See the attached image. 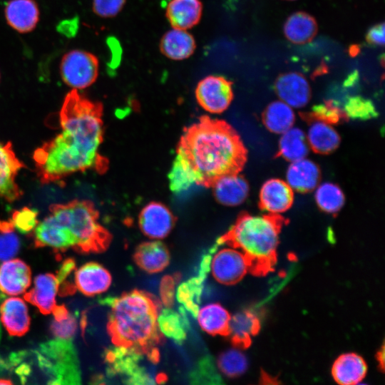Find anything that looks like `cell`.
I'll list each match as a JSON object with an SVG mask.
<instances>
[{"label":"cell","mask_w":385,"mask_h":385,"mask_svg":"<svg viewBox=\"0 0 385 385\" xmlns=\"http://www.w3.org/2000/svg\"><path fill=\"white\" fill-rule=\"evenodd\" d=\"M279 231L280 223L275 216L245 214L217 243L238 248L249 260L251 270L262 272L270 270L275 262Z\"/></svg>","instance_id":"obj_5"},{"label":"cell","mask_w":385,"mask_h":385,"mask_svg":"<svg viewBox=\"0 0 385 385\" xmlns=\"http://www.w3.org/2000/svg\"><path fill=\"white\" fill-rule=\"evenodd\" d=\"M366 40L369 43L383 46L384 44V24H379L371 27L367 32Z\"/></svg>","instance_id":"obj_46"},{"label":"cell","mask_w":385,"mask_h":385,"mask_svg":"<svg viewBox=\"0 0 385 385\" xmlns=\"http://www.w3.org/2000/svg\"><path fill=\"white\" fill-rule=\"evenodd\" d=\"M58 291V281L51 273L41 274L34 279L32 289L26 292L24 299L36 307L43 314L52 312L56 305V296Z\"/></svg>","instance_id":"obj_22"},{"label":"cell","mask_w":385,"mask_h":385,"mask_svg":"<svg viewBox=\"0 0 385 385\" xmlns=\"http://www.w3.org/2000/svg\"><path fill=\"white\" fill-rule=\"evenodd\" d=\"M295 120L294 109L279 99L269 103L262 115L265 128L278 135L294 126Z\"/></svg>","instance_id":"obj_31"},{"label":"cell","mask_w":385,"mask_h":385,"mask_svg":"<svg viewBox=\"0 0 385 385\" xmlns=\"http://www.w3.org/2000/svg\"><path fill=\"white\" fill-rule=\"evenodd\" d=\"M230 314L218 303L208 304L199 309L197 318L201 329L211 335H227Z\"/></svg>","instance_id":"obj_33"},{"label":"cell","mask_w":385,"mask_h":385,"mask_svg":"<svg viewBox=\"0 0 385 385\" xmlns=\"http://www.w3.org/2000/svg\"><path fill=\"white\" fill-rule=\"evenodd\" d=\"M202 10L200 0H171L166 15L173 28L187 30L199 22Z\"/></svg>","instance_id":"obj_28"},{"label":"cell","mask_w":385,"mask_h":385,"mask_svg":"<svg viewBox=\"0 0 385 385\" xmlns=\"http://www.w3.org/2000/svg\"><path fill=\"white\" fill-rule=\"evenodd\" d=\"M36 247H49L64 252L74 245L71 235L50 214L34 229Z\"/></svg>","instance_id":"obj_20"},{"label":"cell","mask_w":385,"mask_h":385,"mask_svg":"<svg viewBox=\"0 0 385 385\" xmlns=\"http://www.w3.org/2000/svg\"><path fill=\"white\" fill-rule=\"evenodd\" d=\"M9 361L22 384H81L79 362L71 340L56 339L36 349L12 353Z\"/></svg>","instance_id":"obj_4"},{"label":"cell","mask_w":385,"mask_h":385,"mask_svg":"<svg viewBox=\"0 0 385 385\" xmlns=\"http://www.w3.org/2000/svg\"><path fill=\"white\" fill-rule=\"evenodd\" d=\"M103 106L78 90H71L60 110L61 131L34 153L37 175L43 184L56 183L78 172L103 173L107 159L99 153L103 141Z\"/></svg>","instance_id":"obj_1"},{"label":"cell","mask_w":385,"mask_h":385,"mask_svg":"<svg viewBox=\"0 0 385 385\" xmlns=\"http://www.w3.org/2000/svg\"><path fill=\"white\" fill-rule=\"evenodd\" d=\"M178 277L174 275L164 276L160 284V297L165 307H171L174 303L175 286Z\"/></svg>","instance_id":"obj_44"},{"label":"cell","mask_w":385,"mask_h":385,"mask_svg":"<svg viewBox=\"0 0 385 385\" xmlns=\"http://www.w3.org/2000/svg\"><path fill=\"white\" fill-rule=\"evenodd\" d=\"M344 113L353 118H368L376 113L373 103L360 96L350 98L344 105Z\"/></svg>","instance_id":"obj_41"},{"label":"cell","mask_w":385,"mask_h":385,"mask_svg":"<svg viewBox=\"0 0 385 385\" xmlns=\"http://www.w3.org/2000/svg\"><path fill=\"white\" fill-rule=\"evenodd\" d=\"M229 245L214 252L210 265V271L214 279L225 285L238 282L251 270L250 262L244 253L238 248Z\"/></svg>","instance_id":"obj_9"},{"label":"cell","mask_w":385,"mask_h":385,"mask_svg":"<svg viewBox=\"0 0 385 385\" xmlns=\"http://www.w3.org/2000/svg\"><path fill=\"white\" fill-rule=\"evenodd\" d=\"M191 384H220V376L217 371L213 359L207 356L202 358L195 369L191 371L189 378Z\"/></svg>","instance_id":"obj_39"},{"label":"cell","mask_w":385,"mask_h":385,"mask_svg":"<svg viewBox=\"0 0 385 385\" xmlns=\"http://www.w3.org/2000/svg\"><path fill=\"white\" fill-rule=\"evenodd\" d=\"M274 90L279 99L294 109L306 106L311 98L308 81L302 73L295 71L280 74L275 81Z\"/></svg>","instance_id":"obj_14"},{"label":"cell","mask_w":385,"mask_h":385,"mask_svg":"<svg viewBox=\"0 0 385 385\" xmlns=\"http://www.w3.org/2000/svg\"><path fill=\"white\" fill-rule=\"evenodd\" d=\"M1 321L11 336H23L29 329L30 317L24 301L19 297L5 299L0 307Z\"/></svg>","instance_id":"obj_23"},{"label":"cell","mask_w":385,"mask_h":385,"mask_svg":"<svg viewBox=\"0 0 385 385\" xmlns=\"http://www.w3.org/2000/svg\"><path fill=\"white\" fill-rule=\"evenodd\" d=\"M278 150L282 158L289 163L307 158L310 148L305 132L294 125L281 133Z\"/></svg>","instance_id":"obj_32"},{"label":"cell","mask_w":385,"mask_h":385,"mask_svg":"<svg viewBox=\"0 0 385 385\" xmlns=\"http://www.w3.org/2000/svg\"><path fill=\"white\" fill-rule=\"evenodd\" d=\"M217 364L221 373L230 378L242 375L248 366L245 354L237 348L222 352L217 359Z\"/></svg>","instance_id":"obj_36"},{"label":"cell","mask_w":385,"mask_h":385,"mask_svg":"<svg viewBox=\"0 0 385 385\" xmlns=\"http://www.w3.org/2000/svg\"><path fill=\"white\" fill-rule=\"evenodd\" d=\"M176 155L191 170L196 185L208 188L225 175L239 173L246 153L230 125L205 115L184 130Z\"/></svg>","instance_id":"obj_2"},{"label":"cell","mask_w":385,"mask_h":385,"mask_svg":"<svg viewBox=\"0 0 385 385\" xmlns=\"http://www.w3.org/2000/svg\"><path fill=\"white\" fill-rule=\"evenodd\" d=\"M367 372L364 359L356 353H345L334 362L332 375L334 381L342 385L356 384L361 381Z\"/></svg>","instance_id":"obj_26"},{"label":"cell","mask_w":385,"mask_h":385,"mask_svg":"<svg viewBox=\"0 0 385 385\" xmlns=\"http://www.w3.org/2000/svg\"><path fill=\"white\" fill-rule=\"evenodd\" d=\"M211 253L205 255L201 260L197 275L181 283L176 292V298L184 309L197 317L202 293L204 282L210 272Z\"/></svg>","instance_id":"obj_18"},{"label":"cell","mask_w":385,"mask_h":385,"mask_svg":"<svg viewBox=\"0 0 385 385\" xmlns=\"http://www.w3.org/2000/svg\"><path fill=\"white\" fill-rule=\"evenodd\" d=\"M24 164L14 153L11 143L0 142V199L12 202L22 195L16 176Z\"/></svg>","instance_id":"obj_11"},{"label":"cell","mask_w":385,"mask_h":385,"mask_svg":"<svg viewBox=\"0 0 385 385\" xmlns=\"http://www.w3.org/2000/svg\"><path fill=\"white\" fill-rule=\"evenodd\" d=\"M314 112L318 118L329 121L332 123L337 120L341 115V111L339 108L329 103L317 106L314 108Z\"/></svg>","instance_id":"obj_45"},{"label":"cell","mask_w":385,"mask_h":385,"mask_svg":"<svg viewBox=\"0 0 385 385\" xmlns=\"http://www.w3.org/2000/svg\"><path fill=\"white\" fill-rule=\"evenodd\" d=\"M51 313L54 316V319L58 321L67 317L69 312L65 305H56Z\"/></svg>","instance_id":"obj_47"},{"label":"cell","mask_w":385,"mask_h":385,"mask_svg":"<svg viewBox=\"0 0 385 385\" xmlns=\"http://www.w3.org/2000/svg\"><path fill=\"white\" fill-rule=\"evenodd\" d=\"M260 329V319L251 310H242L230 317L227 335L238 347H246Z\"/></svg>","instance_id":"obj_27"},{"label":"cell","mask_w":385,"mask_h":385,"mask_svg":"<svg viewBox=\"0 0 385 385\" xmlns=\"http://www.w3.org/2000/svg\"><path fill=\"white\" fill-rule=\"evenodd\" d=\"M290 1H293V0H290Z\"/></svg>","instance_id":"obj_50"},{"label":"cell","mask_w":385,"mask_h":385,"mask_svg":"<svg viewBox=\"0 0 385 385\" xmlns=\"http://www.w3.org/2000/svg\"><path fill=\"white\" fill-rule=\"evenodd\" d=\"M60 75L63 81L72 89L86 88L98 78V60L86 51L71 50L61 58Z\"/></svg>","instance_id":"obj_8"},{"label":"cell","mask_w":385,"mask_h":385,"mask_svg":"<svg viewBox=\"0 0 385 385\" xmlns=\"http://www.w3.org/2000/svg\"><path fill=\"white\" fill-rule=\"evenodd\" d=\"M74 281L75 287L78 291L91 297L108 290L111 284L112 277L103 266L91 262L76 270Z\"/></svg>","instance_id":"obj_16"},{"label":"cell","mask_w":385,"mask_h":385,"mask_svg":"<svg viewBox=\"0 0 385 385\" xmlns=\"http://www.w3.org/2000/svg\"><path fill=\"white\" fill-rule=\"evenodd\" d=\"M7 24L20 34L34 31L40 19V11L35 0H9L4 7Z\"/></svg>","instance_id":"obj_15"},{"label":"cell","mask_w":385,"mask_h":385,"mask_svg":"<svg viewBox=\"0 0 385 385\" xmlns=\"http://www.w3.org/2000/svg\"><path fill=\"white\" fill-rule=\"evenodd\" d=\"M125 0H93V10L99 16H115L122 9Z\"/></svg>","instance_id":"obj_43"},{"label":"cell","mask_w":385,"mask_h":385,"mask_svg":"<svg viewBox=\"0 0 385 385\" xmlns=\"http://www.w3.org/2000/svg\"><path fill=\"white\" fill-rule=\"evenodd\" d=\"M11 221L15 230L22 234L33 231L38 225V211L34 208L24 207L15 210Z\"/></svg>","instance_id":"obj_40"},{"label":"cell","mask_w":385,"mask_h":385,"mask_svg":"<svg viewBox=\"0 0 385 385\" xmlns=\"http://www.w3.org/2000/svg\"><path fill=\"white\" fill-rule=\"evenodd\" d=\"M214 195L218 202L226 206L242 204L249 195V185L238 173L219 178L212 185Z\"/></svg>","instance_id":"obj_21"},{"label":"cell","mask_w":385,"mask_h":385,"mask_svg":"<svg viewBox=\"0 0 385 385\" xmlns=\"http://www.w3.org/2000/svg\"><path fill=\"white\" fill-rule=\"evenodd\" d=\"M313 191L317 205L326 213L335 214L344 205V194L341 188L334 183L320 182Z\"/></svg>","instance_id":"obj_35"},{"label":"cell","mask_w":385,"mask_h":385,"mask_svg":"<svg viewBox=\"0 0 385 385\" xmlns=\"http://www.w3.org/2000/svg\"><path fill=\"white\" fill-rule=\"evenodd\" d=\"M175 217L164 204L151 202L140 211L138 225L141 232L147 237L160 240L168 235L175 225Z\"/></svg>","instance_id":"obj_12"},{"label":"cell","mask_w":385,"mask_h":385,"mask_svg":"<svg viewBox=\"0 0 385 385\" xmlns=\"http://www.w3.org/2000/svg\"><path fill=\"white\" fill-rule=\"evenodd\" d=\"M192 36L185 29L173 28L164 34L160 42L163 53L172 60H183L195 49Z\"/></svg>","instance_id":"obj_29"},{"label":"cell","mask_w":385,"mask_h":385,"mask_svg":"<svg viewBox=\"0 0 385 385\" xmlns=\"http://www.w3.org/2000/svg\"><path fill=\"white\" fill-rule=\"evenodd\" d=\"M101 302L111 308L107 331L113 344L133 349L158 363V346L163 339L157 322L160 300L147 292L134 289Z\"/></svg>","instance_id":"obj_3"},{"label":"cell","mask_w":385,"mask_h":385,"mask_svg":"<svg viewBox=\"0 0 385 385\" xmlns=\"http://www.w3.org/2000/svg\"><path fill=\"white\" fill-rule=\"evenodd\" d=\"M50 330L56 339L71 340L77 330L76 317L69 313L65 319L58 321L53 319Z\"/></svg>","instance_id":"obj_42"},{"label":"cell","mask_w":385,"mask_h":385,"mask_svg":"<svg viewBox=\"0 0 385 385\" xmlns=\"http://www.w3.org/2000/svg\"><path fill=\"white\" fill-rule=\"evenodd\" d=\"M170 190L175 193L186 191L196 185L195 178L188 165L176 155L168 174Z\"/></svg>","instance_id":"obj_37"},{"label":"cell","mask_w":385,"mask_h":385,"mask_svg":"<svg viewBox=\"0 0 385 385\" xmlns=\"http://www.w3.org/2000/svg\"><path fill=\"white\" fill-rule=\"evenodd\" d=\"M144 355L133 349L120 346L110 347L105 351L104 359L108 373L118 375L125 384H150L155 380L146 368L141 365Z\"/></svg>","instance_id":"obj_7"},{"label":"cell","mask_w":385,"mask_h":385,"mask_svg":"<svg viewBox=\"0 0 385 385\" xmlns=\"http://www.w3.org/2000/svg\"><path fill=\"white\" fill-rule=\"evenodd\" d=\"M294 192L284 180L269 179L260 190V205L266 214L277 217L292 207Z\"/></svg>","instance_id":"obj_13"},{"label":"cell","mask_w":385,"mask_h":385,"mask_svg":"<svg viewBox=\"0 0 385 385\" xmlns=\"http://www.w3.org/2000/svg\"><path fill=\"white\" fill-rule=\"evenodd\" d=\"M309 148L320 154H329L339 145L340 136L332 123L317 118L305 132Z\"/></svg>","instance_id":"obj_25"},{"label":"cell","mask_w":385,"mask_h":385,"mask_svg":"<svg viewBox=\"0 0 385 385\" xmlns=\"http://www.w3.org/2000/svg\"><path fill=\"white\" fill-rule=\"evenodd\" d=\"M320 178L319 166L307 157L289 163L284 180L294 192L304 193L313 191Z\"/></svg>","instance_id":"obj_17"},{"label":"cell","mask_w":385,"mask_h":385,"mask_svg":"<svg viewBox=\"0 0 385 385\" xmlns=\"http://www.w3.org/2000/svg\"><path fill=\"white\" fill-rule=\"evenodd\" d=\"M177 312L171 307L161 309L158 315V326L161 334L177 344H181L186 339V331L189 328V322L184 312L180 308Z\"/></svg>","instance_id":"obj_34"},{"label":"cell","mask_w":385,"mask_h":385,"mask_svg":"<svg viewBox=\"0 0 385 385\" xmlns=\"http://www.w3.org/2000/svg\"><path fill=\"white\" fill-rule=\"evenodd\" d=\"M317 33L315 19L309 14L298 11L288 17L284 25L286 38L295 44L310 42Z\"/></svg>","instance_id":"obj_30"},{"label":"cell","mask_w":385,"mask_h":385,"mask_svg":"<svg viewBox=\"0 0 385 385\" xmlns=\"http://www.w3.org/2000/svg\"><path fill=\"white\" fill-rule=\"evenodd\" d=\"M20 244L11 220H0V261L14 257L19 250Z\"/></svg>","instance_id":"obj_38"},{"label":"cell","mask_w":385,"mask_h":385,"mask_svg":"<svg viewBox=\"0 0 385 385\" xmlns=\"http://www.w3.org/2000/svg\"><path fill=\"white\" fill-rule=\"evenodd\" d=\"M31 282L29 266L19 259L4 262L0 266V290L9 295L23 294Z\"/></svg>","instance_id":"obj_19"},{"label":"cell","mask_w":385,"mask_h":385,"mask_svg":"<svg viewBox=\"0 0 385 385\" xmlns=\"http://www.w3.org/2000/svg\"><path fill=\"white\" fill-rule=\"evenodd\" d=\"M12 382L7 379H0V384H11Z\"/></svg>","instance_id":"obj_48"},{"label":"cell","mask_w":385,"mask_h":385,"mask_svg":"<svg viewBox=\"0 0 385 385\" xmlns=\"http://www.w3.org/2000/svg\"><path fill=\"white\" fill-rule=\"evenodd\" d=\"M195 96L205 111L221 113L227 109L232 101V83L222 76H208L198 83Z\"/></svg>","instance_id":"obj_10"},{"label":"cell","mask_w":385,"mask_h":385,"mask_svg":"<svg viewBox=\"0 0 385 385\" xmlns=\"http://www.w3.org/2000/svg\"><path fill=\"white\" fill-rule=\"evenodd\" d=\"M50 215L71 235L73 250L81 254L104 252L110 245L111 234L99 222V212L86 200H73L49 207Z\"/></svg>","instance_id":"obj_6"},{"label":"cell","mask_w":385,"mask_h":385,"mask_svg":"<svg viewBox=\"0 0 385 385\" xmlns=\"http://www.w3.org/2000/svg\"><path fill=\"white\" fill-rule=\"evenodd\" d=\"M135 264L148 273L163 271L170 263V256L168 247L160 241L144 242L134 252Z\"/></svg>","instance_id":"obj_24"},{"label":"cell","mask_w":385,"mask_h":385,"mask_svg":"<svg viewBox=\"0 0 385 385\" xmlns=\"http://www.w3.org/2000/svg\"><path fill=\"white\" fill-rule=\"evenodd\" d=\"M0 80H1V73H0Z\"/></svg>","instance_id":"obj_49"}]
</instances>
